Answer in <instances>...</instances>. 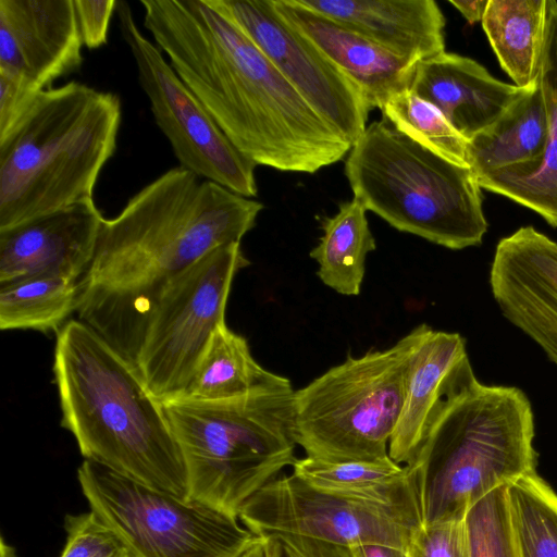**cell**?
<instances>
[{
	"instance_id": "obj_24",
	"label": "cell",
	"mask_w": 557,
	"mask_h": 557,
	"mask_svg": "<svg viewBox=\"0 0 557 557\" xmlns=\"http://www.w3.org/2000/svg\"><path fill=\"white\" fill-rule=\"evenodd\" d=\"M482 26L503 70L520 88L537 76L546 0H488Z\"/></svg>"
},
{
	"instance_id": "obj_4",
	"label": "cell",
	"mask_w": 557,
	"mask_h": 557,
	"mask_svg": "<svg viewBox=\"0 0 557 557\" xmlns=\"http://www.w3.org/2000/svg\"><path fill=\"white\" fill-rule=\"evenodd\" d=\"M523 391L481 383L469 357L449 373L412 463L428 468L425 521L463 519L486 494L536 472Z\"/></svg>"
},
{
	"instance_id": "obj_29",
	"label": "cell",
	"mask_w": 557,
	"mask_h": 557,
	"mask_svg": "<svg viewBox=\"0 0 557 557\" xmlns=\"http://www.w3.org/2000/svg\"><path fill=\"white\" fill-rule=\"evenodd\" d=\"M381 111L382 119L399 133L455 163L468 165V140L434 104L410 88L392 96Z\"/></svg>"
},
{
	"instance_id": "obj_33",
	"label": "cell",
	"mask_w": 557,
	"mask_h": 557,
	"mask_svg": "<svg viewBox=\"0 0 557 557\" xmlns=\"http://www.w3.org/2000/svg\"><path fill=\"white\" fill-rule=\"evenodd\" d=\"M267 557H354L349 547L284 533L260 536Z\"/></svg>"
},
{
	"instance_id": "obj_11",
	"label": "cell",
	"mask_w": 557,
	"mask_h": 557,
	"mask_svg": "<svg viewBox=\"0 0 557 557\" xmlns=\"http://www.w3.org/2000/svg\"><path fill=\"white\" fill-rule=\"evenodd\" d=\"M115 13L156 124L180 166L243 197H257L256 164L233 146L162 51L144 36L128 2L117 0Z\"/></svg>"
},
{
	"instance_id": "obj_31",
	"label": "cell",
	"mask_w": 557,
	"mask_h": 557,
	"mask_svg": "<svg viewBox=\"0 0 557 557\" xmlns=\"http://www.w3.org/2000/svg\"><path fill=\"white\" fill-rule=\"evenodd\" d=\"M66 543L60 557H129L123 544L90 510L64 518Z\"/></svg>"
},
{
	"instance_id": "obj_27",
	"label": "cell",
	"mask_w": 557,
	"mask_h": 557,
	"mask_svg": "<svg viewBox=\"0 0 557 557\" xmlns=\"http://www.w3.org/2000/svg\"><path fill=\"white\" fill-rule=\"evenodd\" d=\"M79 281L33 275L0 283V329L59 331L76 311Z\"/></svg>"
},
{
	"instance_id": "obj_22",
	"label": "cell",
	"mask_w": 557,
	"mask_h": 557,
	"mask_svg": "<svg viewBox=\"0 0 557 557\" xmlns=\"http://www.w3.org/2000/svg\"><path fill=\"white\" fill-rule=\"evenodd\" d=\"M292 473L326 493L352 499L425 509L429 471L391 458L374 461H325L296 458Z\"/></svg>"
},
{
	"instance_id": "obj_9",
	"label": "cell",
	"mask_w": 557,
	"mask_h": 557,
	"mask_svg": "<svg viewBox=\"0 0 557 557\" xmlns=\"http://www.w3.org/2000/svg\"><path fill=\"white\" fill-rule=\"evenodd\" d=\"M77 479L90 510L129 557H239L258 536L237 516L85 459Z\"/></svg>"
},
{
	"instance_id": "obj_14",
	"label": "cell",
	"mask_w": 557,
	"mask_h": 557,
	"mask_svg": "<svg viewBox=\"0 0 557 557\" xmlns=\"http://www.w3.org/2000/svg\"><path fill=\"white\" fill-rule=\"evenodd\" d=\"M490 286L502 314L557 366V243L533 226L502 238Z\"/></svg>"
},
{
	"instance_id": "obj_5",
	"label": "cell",
	"mask_w": 557,
	"mask_h": 557,
	"mask_svg": "<svg viewBox=\"0 0 557 557\" xmlns=\"http://www.w3.org/2000/svg\"><path fill=\"white\" fill-rule=\"evenodd\" d=\"M121 119L111 91L75 81L42 90L0 141V231L94 199Z\"/></svg>"
},
{
	"instance_id": "obj_21",
	"label": "cell",
	"mask_w": 557,
	"mask_h": 557,
	"mask_svg": "<svg viewBox=\"0 0 557 557\" xmlns=\"http://www.w3.org/2000/svg\"><path fill=\"white\" fill-rule=\"evenodd\" d=\"M466 357V339L459 333L428 325L409 364L404 404L388 447L393 461L412 463L445 380Z\"/></svg>"
},
{
	"instance_id": "obj_6",
	"label": "cell",
	"mask_w": 557,
	"mask_h": 557,
	"mask_svg": "<svg viewBox=\"0 0 557 557\" xmlns=\"http://www.w3.org/2000/svg\"><path fill=\"white\" fill-rule=\"evenodd\" d=\"M294 389L287 377L225 400L162 401L181 448L188 500L237 516L296 460Z\"/></svg>"
},
{
	"instance_id": "obj_38",
	"label": "cell",
	"mask_w": 557,
	"mask_h": 557,
	"mask_svg": "<svg viewBox=\"0 0 557 557\" xmlns=\"http://www.w3.org/2000/svg\"><path fill=\"white\" fill-rule=\"evenodd\" d=\"M239 557H267L262 537L258 536Z\"/></svg>"
},
{
	"instance_id": "obj_3",
	"label": "cell",
	"mask_w": 557,
	"mask_h": 557,
	"mask_svg": "<svg viewBox=\"0 0 557 557\" xmlns=\"http://www.w3.org/2000/svg\"><path fill=\"white\" fill-rule=\"evenodd\" d=\"M62 411L85 459L187 499V473L163 404L136 366L81 320L58 332L53 362Z\"/></svg>"
},
{
	"instance_id": "obj_26",
	"label": "cell",
	"mask_w": 557,
	"mask_h": 557,
	"mask_svg": "<svg viewBox=\"0 0 557 557\" xmlns=\"http://www.w3.org/2000/svg\"><path fill=\"white\" fill-rule=\"evenodd\" d=\"M278 374L262 368L247 339L223 322L214 331L189 383L177 398L216 401L235 398L274 382Z\"/></svg>"
},
{
	"instance_id": "obj_17",
	"label": "cell",
	"mask_w": 557,
	"mask_h": 557,
	"mask_svg": "<svg viewBox=\"0 0 557 557\" xmlns=\"http://www.w3.org/2000/svg\"><path fill=\"white\" fill-rule=\"evenodd\" d=\"M272 3L288 25L359 85L372 109L381 110L392 96L410 88L418 62L386 50L297 0Z\"/></svg>"
},
{
	"instance_id": "obj_36",
	"label": "cell",
	"mask_w": 557,
	"mask_h": 557,
	"mask_svg": "<svg viewBox=\"0 0 557 557\" xmlns=\"http://www.w3.org/2000/svg\"><path fill=\"white\" fill-rule=\"evenodd\" d=\"M354 557H408L406 549L381 544H366L350 548Z\"/></svg>"
},
{
	"instance_id": "obj_25",
	"label": "cell",
	"mask_w": 557,
	"mask_h": 557,
	"mask_svg": "<svg viewBox=\"0 0 557 557\" xmlns=\"http://www.w3.org/2000/svg\"><path fill=\"white\" fill-rule=\"evenodd\" d=\"M366 211L357 198L341 203L336 214L322 220L323 234L309 253L322 283L341 295L360 294L367 255L376 248Z\"/></svg>"
},
{
	"instance_id": "obj_35",
	"label": "cell",
	"mask_w": 557,
	"mask_h": 557,
	"mask_svg": "<svg viewBox=\"0 0 557 557\" xmlns=\"http://www.w3.org/2000/svg\"><path fill=\"white\" fill-rule=\"evenodd\" d=\"M117 0H74L83 45L98 49L108 42L110 21Z\"/></svg>"
},
{
	"instance_id": "obj_23",
	"label": "cell",
	"mask_w": 557,
	"mask_h": 557,
	"mask_svg": "<svg viewBox=\"0 0 557 557\" xmlns=\"http://www.w3.org/2000/svg\"><path fill=\"white\" fill-rule=\"evenodd\" d=\"M546 139L547 115L535 79L495 123L468 141V165L479 178L532 164L544 152Z\"/></svg>"
},
{
	"instance_id": "obj_2",
	"label": "cell",
	"mask_w": 557,
	"mask_h": 557,
	"mask_svg": "<svg viewBox=\"0 0 557 557\" xmlns=\"http://www.w3.org/2000/svg\"><path fill=\"white\" fill-rule=\"evenodd\" d=\"M144 26L233 146L256 165L315 173L351 145L207 0H140Z\"/></svg>"
},
{
	"instance_id": "obj_28",
	"label": "cell",
	"mask_w": 557,
	"mask_h": 557,
	"mask_svg": "<svg viewBox=\"0 0 557 557\" xmlns=\"http://www.w3.org/2000/svg\"><path fill=\"white\" fill-rule=\"evenodd\" d=\"M507 490L520 557H557V494L536 472Z\"/></svg>"
},
{
	"instance_id": "obj_18",
	"label": "cell",
	"mask_w": 557,
	"mask_h": 557,
	"mask_svg": "<svg viewBox=\"0 0 557 557\" xmlns=\"http://www.w3.org/2000/svg\"><path fill=\"white\" fill-rule=\"evenodd\" d=\"M527 88L500 82L476 61L446 51L419 61L410 86L468 141L495 123Z\"/></svg>"
},
{
	"instance_id": "obj_19",
	"label": "cell",
	"mask_w": 557,
	"mask_h": 557,
	"mask_svg": "<svg viewBox=\"0 0 557 557\" xmlns=\"http://www.w3.org/2000/svg\"><path fill=\"white\" fill-rule=\"evenodd\" d=\"M297 1L408 60L445 52V17L433 0Z\"/></svg>"
},
{
	"instance_id": "obj_34",
	"label": "cell",
	"mask_w": 557,
	"mask_h": 557,
	"mask_svg": "<svg viewBox=\"0 0 557 557\" xmlns=\"http://www.w3.org/2000/svg\"><path fill=\"white\" fill-rule=\"evenodd\" d=\"M40 92L0 73V141L11 135Z\"/></svg>"
},
{
	"instance_id": "obj_13",
	"label": "cell",
	"mask_w": 557,
	"mask_h": 557,
	"mask_svg": "<svg viewBox=\"0 0 557 557\" xmlns=\"http://www.w3.org/2000/svg\"><path fill=\"white\" fill-rule=\"evenodd\" d=\"M242 30L312 109L351 146L372 110L362 89L288 25L272 0H207Z\"/></svg>"
},
{
	"instance_id": "obj_39",
	"label": "cell",
	"mask_w": 557,
	"mask_h": 557,
	"mask_svg": "<svg viewBox=\"0 0 557 557\" xmlns=\"http://www.w3.org/2000/svg\"><path fill=\"white\" fill-rule=\"evenodd\" d=\"M0 557H15L14 548L3 537L0 539Z\"/></svg>"
},
{
	"instance_id": "obj_7",
	"label": "cell",
	"mask_w": 557,
	"mask_h": 557,
	"mask_svg": "<svg viewBox=\"0 0 557 557\" xmlns=\"http://www.w3.org/2000/svg\"><path fill=\"white\" fill-rule=\"evenodd\" d=\"M349 186L367 210L394 228L453 250L479 246L487 232L479 181L382 119L345 161Z\"/></svg>"
},
{
	"instance_id": "obj_10",
	"label": "cell",
	"mask_w": 557,
	"mask_h": 557,
	"mask_svg": "<svg viewBox=\"0 0 557 557\" xmlns=\"http://www.w3.org/2000/svg\"><path fill=\"white\" fill-rule=\"evenodd\" d=\"M249 263L240 243L220 246L174 278L160 296L136 361L159 400L184 393L214 331L225 322L235 275Z\"/></svg>"
},
{
	"instance_id": "obj_30",
	"label": "cell",
	"mask_w": 557,
	"mask_h": 557,
	"mask_svg": "<svg viewBox=\"0 0 557 557\" xmlns=\"http://www.w3.org/2000/svg\"><path fill=\"white\" fill-rule=\"evenodd\" d=\"M507 487H496L468 510L470 557H520Z\"/></svg>"
},
{
	"instance_id": "obj_1",
	"label": "cell",
	"mask_w": 557,
	"mask_h": 557,
	"mask_svg": "<svg viewBox=\"0 0 557 557\" xmlns=\"http://www.w3.org/2000/svg\"><path fill=\"white\" fill-rule=\"evenodd\" d=\"M263 205L176 166L103 219L79 280L78 320L136 366L168 285L215 248L240 243Z\"/></svg>"
},
{
	"instance_id": "obj_37",
	"label": "cell",
	"mask_w": 557,
	"mask_h": 557,
	"mask_svg": "<svg viewBox=\"0 0 557 557\" xmlns=\"http://www.w3.org/2000/svg\"><path fill=\"white\" fill-rule=\"evenodd\" d=\"M449 3L462 14L468 23L474 24L476 22H482L488 4V0H449Z\"/></svg>"
},
{
	"instance_id": "obj_32",
	"label": "cell",
	"mask_w": 557,
	"mask_h": 557,
	"mask_svg": "<svg viewBox=\"0 0 557 557\" xmlns=\"http://www.w3.org/2000/svg\"><path fill=\"white\" fill-rule=\"evenodd\" d=\"M408 557H470L465 518L424 521L411 534Z\"/></svg>"
},
{
	"instance_id": "obj_20",
	"label": "cell",
	"mask_w": 557,
	"mask_h": 557,
	"mask_svg": "<svg viewBox=\"0 0 557 557\" xmlns=\"http://www.w3.org/2000/svg\"><path fill=\"white\" fill-rule=\"evenodd\" d=\"M536 83L547 115L544 152L532 164L515 165L478 178L483 189L505 196L557 227V1L546 0V28Z\"/></svg>"
},
{
	"instance_id": "obj_8",
	"label": "cell",
	"mask_w": 557,
	"mask_h": 557,
	"mask_svg": "<svg viewBox=\"0 0 557 557\" xmlns=\"http://www.w3.org/2000/svg\"><path fill=\"white\" fill-rule=\"evenodd\" d=\"M428 324L392 347L369 350L329 369L293 396V435L307 457L325 461L391 458L412 355Z\"/></svg>"
},
{
	"instance_id": "obj_12",
	"label": "cell",
	"mask_w": 557,
	"mask_h": 557,
	"mask_svg": "<svg viewBox=\"0 0 557 557\" xmlns=\"http://www.w3.org/2000/svg\"><path fill=\"white\" fill-rule=\"evenodd\" d=\"M238 518L257 536L284 533L349 548L381 544L406 549L425 521V509L338 496L282 473L243 505Z\"/></svg>"
},
{
	"instance_id": "obj_16",
	"label": "cell",
	"mask_w": 557,
	"mask_h": 557,
	"mask_svg": "<svg viewBox=\"0 0 557 557\" xmlns=\"http://www.w3.org/2000/svg\"><path fill=\"white\" fill-rule=\"evenodd\" d=\"M103 219L90 199L1 230L0 283L41 274L79 281Z\"/></svg>"
},
{
	"instance_id": "obj_15",
	"label": "cell",
	"mask_w": 557,
	"mask_h": 557,
	"mask_svg": "<svg viewBox=\"0 0 557 557\" xmlns=\"http://www.w3.org/2000/svg\"><path fill=\"white\" fill-rule=\"evenodd\" d=\"M74 0H0V73L42 91L83 64Z\"/></svg>"
}]
</instances>
